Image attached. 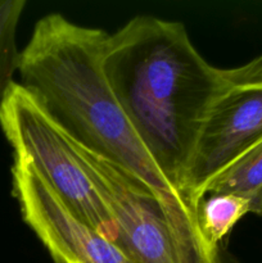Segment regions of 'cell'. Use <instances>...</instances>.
Instances as JSON below:
<instances>
[{
    "label": "cell",
    "instance_id": "cell-1",
    "mask_svg": "<svg viewBox=\"0 0 262 263\" xmlns=\"http://www.w3.org/2000/svg\"><path fill=\"white\" fill-rule=\"evenodd\" d=\"M108 33L51 13L40 18L21 51L20 84L67 138L151 190L161 204L184 263H225L198 228L197 212L159 170L134 130L102 67Z\"/></svg>",
    "mask_w": 262,
    "mask_h": 263
},
{
    "label": "cell",
    "instance_id": "cell-2",
    "mask_svg": "<svg viewBox=\"0 0 262 263\" xmlns=\"http://www.w3.org/2000/svg\"><path fill=\"white\" fill-rule=\"evenodd\" d=\"M102 67L146 151L184 197L203 123L226 90L221 69L200 55L182 23L153 15L108 33Z\"/></svg>",
    "mask_w": 262,
    "mask_h": 263
},
{
    "label": "cell",
    "instance_id": "cell-3",
    "mask_svg": "<svg viewBox=\"0 0 262 263\" xmlns=\"http://www.w3.org/2000/svg\"><path fill=\"white\" fill-rule=\"evenodd\" d=\"M0 126L13 159L28 164L76 217L116 244L112 215L73 145L20 82L13 84L0 104Z\"/></svg>",
    "mask_w": 262,
    "mask_h": 263
},
{
    "label": "cell",
    "instance_id": "cell-4",
    "mask_svg": "<svg viewBox=\"0 0 262 263\" xmlns=\"http://www.w3.org/2000/svg\"><path fill=\"white\" fill-rule=\"evenodd\" d=\"M71 144L112 215L118 249L133 263H184L171 225L151 190L102 157Z\"/></svg>",
    "mask_w": 262,
    "mask_h": 263
},
{
    "label": "cell",
    "instance_id": "cell-5",
    "mask_svg": "<svg viewBox=\"0 0 262 263\" xmlns=\"http://www.w3.org/2000/svg\"><path fill=\"white\" fill-rule=\"evenodd\" d=\"M262 140V84L226 89L211 107L200 130L184 184L197 212L210 185Z\"/></svg>",
    "mask_w": 262,
    "mask_h": 263
},
{
    "label": "cell",
    "instance_id": "cell-6",
    "mask_svg": "<svg viewBox=\"0 0 262 263\" xmlns=\"http://www.w3.org/2000/svg\"><path fill=\"white\" fill-rule=\"evenodd\" d=\"M13 195L28 228L55 263H133L73 215L28 164L13 159Z\"/></svg>",
    "mask_w": 262,
    "mask_h": 263
},
{
    "label": "cell",
    "instance_id": "cell-7",
    "mask_svg": "<svg viewBox=\"0 0 262 263\" xmlns=\"http://www.w3.org/2000/svg\"><path fill=\"white\" fill-rule=\"evenodd\" d=\"M247 213H262V195L208 194L197 210L198 228L211 248L220 249L221 243Z\"/></svg>",
    "mask_w": 262,
    "mask_h": 263
},
{
    "label": "cell",
    "instance_id": "cell-8",
    "mask_svg": "<svg viewBox=\"0 0 262 263\" xmlns=\"http://www.w3.org/2000/svg\"><path fill=\"white\" fill-rule=\"evenodd\" d=\"M208 194L262 195V140L213 180Z\"/></svg>",
    "mask_w": 262,
    "mask_h": 263
},
{
    "label": "cell",
    "instance_id": "cell-9",
    "mask_svg": "<svg viewBox=\"0 0 262 263\" xmlns=\"http://www.w3.org/2000/svg\"><path fill=\"white\" fill-rule=\"evenodd\" d=\"M25 7V0H0V104L14 84L13 76L20 67L17 28Z\"/></svg>",
    "mask_w": 262,
    "mask_h": 263
},
{
    "label": "cell",
    "instance_id": "cell-10",
    "mask_svg": "<svg viewBox=\"0 0 262 263\" xmlns=\"http://www.w3.org/2000/svg\"><path fill=\"white\" fill-rule=\"evenodd\" d=\"M226 89L244 85L262 84V54L244 66L230 69H221Z\"/></svg>",
    "mask_w": 262,
    "mask_h": 263
}]
</instances>
